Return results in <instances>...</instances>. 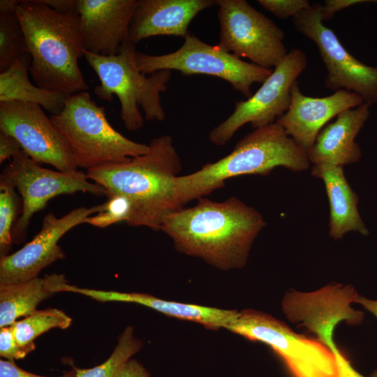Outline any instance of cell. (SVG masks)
Instances as JSON below:
<instances>
[{
    "mask_svg": "<svg viewBox=\"0 0 377 377\" xmlns=\"http://www.w3.org/2000/svg\"><path fill=\"white\" fill-rule=\"evenodd\" d=\"M364 102L360 96L344 89L325 97L307 96L301 92L296 81L291 87L288 110L276 121L306 152L330 120Z\"/></svg>",
    "mask_w": 377,
    "mask_h": 377,
    "instance_id": "e0dca14e",
    "label": "cell"
},
{
    "mask_svg": "<svg viewBox=\"0 0 377 377\" xmlns=\"http://www.w3.org/2000/svg\"><path fill=\"white\" fill-rule=\"evenodd\" d=\"M71 318L63 311L49 308L36 310L10 326L17 341L23 346L34 344L42 334L53 328L65 330L71 326Z\"/></svg>",
    "mask_w": 377,
    "mask_h": 377,
    "instance_id": "cb8c5ba5",
    "label": "cell"
},
{
    "mask_svg": "<svg viewBox=\"0 0 377 377\" xmlns=\"http://www.w3.org/2000/svg\"><path fill=\"white\" fill-rule=\"evenodd\" d=\"M184 40L178 50L165 54L150 55L136 51L139 71L145 75L175 70L184 75L216 77L228 82L246 98L252 95L251 86L263 83L272 72L243 61L219 45H209L194 35L189 34Z\"/></svg>",
    "mask_w": 377,
    "mask_h": 377,
    "instance_id": "ba28073f",
    "label": "cell"
},
{
    "mask_svg": "<svg viewBox=\"0 0 377 377\" xmlns=\"http://www.w3.org/2000/svg\"><path fill=\"white\" fill-rule=\"evenodd\" d=\"M0 377H47L39 376L27 371L19 367L15 361L7 360H0ZM56 377H75V371L72 369L61 376Z\"/></svg>",
    "mask_w": 377,
    "mask_h": 377,
    "instance_id": "4dcf8cb0",
    "label": "cell"
},
{
    "mask_svg": "<svg viewBox=\"0 0 377 377\" xmlns=\"http://www.w3.org/2000/svg\"><path fill=\"white\" fill-rule=\"evenodd\" d=\"M354 287L330 283L313 292H286L281 305L287 319L315 334L326 346L334 341V328L341 321L360 325L364 313L351 306L357 296Z\"/></svg>",
    "mask_w": 377,
    "mask_h": 377,
    "instance_id": "5bb4252c",
    "label": "cell"
},
{
    "mask_svg": "<svg viewBox=\"0 0 377 377\" xmlns=\"http://www.w3.org/2000/svg\"><path fill=\"white\" fill-rule=\"evenodd\" d=\"M50 118L77 168L88 170L126 163L149 150V145L131 140L116 131L105 108L98 105L87 91L68 96L62 110Z\"/></svg>",
    "mask_w": 377,
    "mask_h": 377,
    "instance_id": "8992f818",
    "label": "cell"
},
{
    "mask_svg": "<svg viewBox=\"0 0 377 377\" xmlns=\"http://www.w3.org/2000/svg\"><path fill=\"white\" fill-rule=\"evenodd\" d=\"M11 182L0 177V258L8 256L11 249L12 230L19 212L20 198Z\"/></svg>",
    "mask_w": 377,
    "mask_h": 377,
    "instance_id": "4316f807",
    "label": "cell"
},
{
    "mask_svg": "<svg viewBox=\"0 0 377 377\" xmlns=\"http://www.w3.org/2000/svg\"><path fill=\"white\" fill-rule=\"evenodd\" d=\"M369 108L364 102L341 112L334 122L326 124L306 151L309 162L342 167L358 162L362 153L355 139L369 116Z\"/></svg>",
    "mask_w": 377,
    "mask_h": 377,
    "instance_id": "d6986e66",
    "label": "cell"
},
{
    "mask_svg": "<svg viewBox=\"0 0 377 377\" xmlns=\"http://www.w3.org/2000/svg\"><path fill=\"white\" fill-rule=\"evenodd\" d=\"M371 377H377V369L374 371V372L371 374Z\"/></svg>",
    "mask_w": 377,
    "mask_h": 377,
    "instance_id": "f35d334b",
    "label": "cell"
},
{
    "mask_svg": "<svg viewBox=\"0 0 377 377\" xmlns=\"http://www.w3.org/2000/svg\"><path fill=\"white\" fill-rule=\"evenodd\" d=\"M219 45L265 69H274L288 54L284 31L245 0H216Z\"/></svg>",
    "mask_w": 377,
    "mask_h": 377,
    "instance_id": "9c48e42d",
    "label": "cell"
},
{
    "mask_svg": "<svg viewBox=\"0 0 377 377\" xmlns=\"http://www.w3.org/2000/svg\"><path fill=\"white\" fill-rule=\"evenodd\" d=\"M306 151L276 121L242 138L228 155L189 175L177 176L175 188L182 207L222 188L225 181L244 175H267L276 167L293 172L309 168Z\"/></svg>",
    "mask_w": 377,
    "mask_h": 377,
    "instance_id": "277c9868",
    "label": "cell"
},
{
    "mask_svg": "<svg viewBox=\"0 0 377 377\" xmlns=\"http://www.w3.org/2000/svg\"><path fill=\"white\" fill-rule=\"evenodd\" d=\"M71 293H79L101 302H119L138 304L169 317L188 320L208 330L225 328L237 316L236 310L223 309L194 304L169 301L141 293L103 290L73 286Z\"/></svg>",
    "mask_w": 377,
    "mask_h": 377,
    "instance_id": "ffe728a7",
    "label": "cell"
},
{
    "mask_svg": "<svg viewBox=\"0 0 377 377\" xmlns=\"http://www.w3.org/2000/svg\"><path fill=\"white\" fill-rule=\"evenodd\" d=\"M226 329L269 346L293 377H337L336 361L330 348L318 339L297 334L267 313L242 310Z\"/></svg>",
    "mask_w": 377,
    "mask_h": 377,
    "instance_id": "52a82bcc",
    "label": "cell"
},
{
    "mask_svg": "<svg viewBox=\"0 0 377 377\" xmlns=\"http://www.w3.org/2000/svg\"><path fill=\"white\" fill-rule=\"evenodd\" d=\"M16 13L36 85L67 96L88 90L78 65L84 50L78 14L57 12L40 0L20 1Z\"/></svg>",
    "mask_w": 377,
    "mask_h": 377,
    "instance_id": "3957f363",
    "label": "cell"
},
{
    "mask_svg": "<svg viewBox=\"0 0 377 377\" xmlns=\"http://www.w3.org/2000/svg\"><path fill=\"white\" fill-rule=\"evenodd\" d=\"M311 175L324 182L330 205V236L339 239L348 232L367 235L357 209L358 197L348 184L342 166L313 165Z\"/></svg>",
    "mask_w": 377,
    "mask_h": 377,
    "instance_id": "44dd1931",
    "label": "cell"
},
{
    "mask_svg": "<svg viewBox=\"0 0 377 377\" xmlns=\"http://www.w3.org/2000/svg\"><path fill=\"white\" fill-rule=\"evenodd\" d=\"M36 348L35 343L23 346L16 339L10 326L0 327V356L15 361L24 358Z\"/></svg>",
    "mask_w": 377,
    "mask_h": 377,
    "instance_id": "f1b7e54d",
    "label": "cell"
},
{
    "mask_svg": "<svg viewBox=\"0 0 377 377\" xmlns=\"http://www.w3.org/2000/svg\"><path fill=\"white\" fill-rule=\"evenodd\" d=\"M114 377H151L147 369L138 360L131 359Z\"/></svg>",
    "mask_w": 377,
    "mask_h": 377,
    "instance_id": "e575fe53",
    "label": "cell"
},
{
    "mask_svg": "<svg viewBox=\"0 0 377 377\" xmlns=\"http://www.w3.org/2000/svg\"><path fill=\"white\" fill-rule=\"evenodd\" d=\"M364 0H327L322 5L321 18L323 21L331 20L336 13L355 4L367 2Z\"/></svg>",
    "mask_w": 377,
    "mask_h": 377,
    "instance_id": "d6a6232c",
    "label": "cell"
},
{
    "mask_svg": "<svg viewBox=\"0 0 377 377\" xmlns=\"http://www.w3.org/2000/svg\"><path fill=\"white\" fill-rule=\"evenodd\" d=\"M135 44L125 41L117 54L103 56L84 50L83 57L99 78L94 92L101 100L111 102L116 96L120 104V117L130 131L148 121H163L165 112L161 94L165 91L172 71L163 70L147 75L141 73L135 61Z\"/></svg>",
    "mask_w": 377,
    "mask_h": 377,
    "instance_id": "5b68a950",
    "label": "cell"
},
{
    "mask_svg": "<svg viewBox=\"0 0 377 377\" xmlns=\"http://www.w3.org/2000/svg\"><path fill=\"white\" fill-rule=\"evenodd\" d=\"M138 0H76L84 49L103 56L117 54L128 40Z\"/></svg>",
    "mask_w": 377,
    "mask_h": 377,
    "instance_id": "2e32d148",
    "label": "cell"
},
{
    "mask_svg": "<svg viewBox=\"0 0 377 377\" xmlns=\"http://www.w3.org/2000/svg\"><path fill=\"white\" fill-rule=\"evenodd\" d=\"M216 5L214 0H138L128 32L134 44L156 36L184 38L191 22L201 11Z\"/></svg>",
    "mask_w": 377,
    "mask_h": 377,
    "instance_id": "ac0fdd59",
    "label": "cell"
},
{
    "mask_svg": "<svg viewBox=\"0 0 377 377\" xmlns=\"http://www.w3.org/2000/svg\"><path fill=\"white\" fill-rule=\"evenodd\" d=\"M375 2H377V1H374Z\"/></svg>",
    "mask_w": 377,
    "mask_h": 377,
    "instance_id": "ab89813d",
    "label": "cell"
},
{
    "mask_svg": "<svg viewBox=\"0 0 377 377\" xmlns=\"http://www.w3.org/2000/svg\"><path fill=\"white\" fill-rule=\"evenodd\" d=\"M68 286L62 274L0 283V327L10 326L17 318L34 313L40 302L56 293L66 292Z\"/></svg>",
    "mask_w": 377,
    "mask_h": 377,
    "instance_id": "7402d4cb",
    "label": "cell"
},
{
    "mask_svg": "<svg viewBox=\"0 0 377 377\" xmlns=\"http://www.w3.org/2000/svg\"><path fill=\"white\" fill-rule=\"evenodd\" d=\"M27 54V40L16 12L0 13V73Z\"/></svg>",
    "mask_w": 377,
    "mask_h": 377,
    "instance_id": "484cf974",
    "label": "cell"
},
{
    "mask_svg": "<svg viewBox=\"0 0 377 377\" xmlns=\"http://www.w3.org/2000/svg\"><path fill=\"white\" fill-rule=\"evenodd\" d=\"M108 200L103 203L102 209L95 215L85 219L84 223L104 228L112 224L130 221L133 214L131 201L121 194H110Z\"/></svg>",
    "mask_w": 377,
    "mask_h": 377,
    "instance_id": "83f0119b",
    "label": "cell"
},
{
    "mask_svg": "<svg viewBox=\"0 0 377 377\" xmlns=\"http://www.w3.org/2000/svg\"><path fill=\"white\" fill-rule=\"evenodd\" d=\"M142 341L134 335L132 327H126L119 336L112 354L101 364L89 369L72 365L75 377H114L124 364L142 347Z\"/></svg>",
    "mask_w": 377,
    "mask_h": 377,
    "instance_id": "d4e9b609",
    "label": "cell"
},
{
    "mask_svg": "<svg viewBox=\"0 0 377 377\" xmlns=\"http://www.w3.org/2000/svg\"><path fill=\"white\" fill-rule=\"evenodd\" d=\"M20 143L10 135L0 131V163L13 158L22 151Z\"/></svg>",
    "mask_w": 377,
    "mask_h": 377,
    "instance_id": "836d02e7",
    "label": "cell"
},
{
    "mask_svg": "<svg viewBox=\"0 0 377 377\" xmlns=\"http://www.w3.org/2000/svg\"><path fill=\"white\" fill-rule=\"evenodd\" d=\"M329 348L333 353L336 361L337 377H364L355 369L350 360L339 349L336 343L332 344Z\"/></svg>",
    "mask_w": 377,
    "mask_h": 377,
    "instance_id": "1f68e13d",
    "label": "cell"
},
{
    "mask_svg": "<svg viewBox=\"0 0 377 377\" xmlns=\"http://www.w3.org/2000/svg\"><path fill=\"white\" fill-rule=\"evenodd\" d=\"M20 1L17 0H1L0 13L16 12Z\"/></svg>",
    "mask_w": 377,
    "mask_h": 377,
    "instance_id": "74e56055",
    "label": "cell"
},
{
    "mask_svg": "<svg viewBox=\"0 0 377 377\" xmlns=\"http://www.w3.org/2000/svg\"><path fill=\"white\" fill-rule=\"evenodd\" d=\"M149 146L148 152L126 163L90 169L86 173L108 195H124L131 201L129 226L161 230L165 217L182 208L175 188L182 164L171 136L154 138Z\"/></svg>",
    "mask_w": 377,
    "mask_h": 377,
    "instance_id": "7a4b0ae2",
    "label": "cell"
},
{
    "mask_svg": "<svg viewBox=\"0 0 377 377\" xmlns=\"http://www.w3.org/2000/svg\"><path fill=\"white\" fill-rule=\"evenodd\" d=\"M322 4L313 3L293 18L296 30L313 40L327 71L326 88L344 89L360 96L370 105L377 103V66L354 57L321 18Z\"/></svg>",
    "mask_w": 377,
    "mask_h": 377,
    "instance_id": "7c38bea8",
    "label": "cell"
},
{
    "mask_svg": "<svg viewBox=\"0 0 377 377\" xmlns=\"http://www.w3.org/2000/svg\"><path fill=\"white\" fill-rule=\"evenodd\" d=\"M307 61L302 50L294 48L289 52L261 87L249 98L237 102L232 113L209 132V140L223 146L246 124L256 129L274 123L288 110L291 87Z\"/></svg>",
    "mask_w": 377,
    "mask_h": 377,
    "instance_id": "8fae6325",
    "label": "cell"
},
{
    "mask_svg": "<svg viewBox=\"0 0 377 377\" xmlns=\"http://www.w3.org/2000/svg\"><path fill=\"white\" fill-rule=\"evenodd\" d=\"M102 208L103 204L90 208L78 207L59 218L52 212L46 214L40 230L29 242L15 253L0 258V283L38 277L43 269L64 259L65 253L58 244L60 239Z\"/></svg>",
    "mask_w": 377,
    "mask_h": 377,
    "instance_id": "9a60e30c",
    "label": "cell"
},
{
    "mask_svg": "<svg viewBox=\"0 0 377 377\" xmlns=\"http://www.w3.org/2000/svg\"><path fill=\"white\" fill-rule=\"evenodd\" d=\"M257 2L281 20L293 18L311 5L308 0H258Z\"/></svg>",
    "mask_w": 377,
    "mask_h": 377,
    "instance_id": "f546056e",
    "label": "cell"
},
{
    "mask_svg": "<svg viewBox=\"0 0 377 377\" xmlns=\"http://www.w3.org/2000/svg\"><path fill=\"white\" fill-rule=\"evenodd\" d=\"M1 175L11 182L22 196V212L12 230L15 244H20L25 239L31 218L43 209L52 198L77 192L108 195L103 186L91 182L87 173L79 170L64 172L45 168L22 150L12 158Z\"/></svg>",
    "mask_w": 377,
    "mask_h": 377,
    "instance_id": "30bf717a",
    "label": "cell"
},
{
    "mask_svg": "<svg viewBox=\"0 0 377 377\" xmlns=\"http://www.w3.org/2000/svg\"><path fill=\"white\" fill-rule=\"evenodd\" d=\"M265 225L255 208L235 197L223 202L201 198L195 206L168 214L161 230L179 251L227 270L246 265L252 244Z\"/></svg>",
    "mask_w": 377,
    "mask_h": 377,
    "instance_id": "6da1fadb",
    "label": "cell"
},
{
    "mask_svg": "<svg viewBox=\"0 0 377 377\" xmlns=\"http://www.w3.org/2000/svg\"><path fill=\"white\" fill-rule=\"evenodd\" d=\"M54 10L63 13H74L76 12V0H40Z\"/></svg>",
    "mask_w": 377,
    "mask_h": 377,
    "instance_id": "d590c367",
    "label": "cell"
},
{
    "mask_svg": "<svg viewBox=\"0 0 377 377\" xmlns=\"http://www.w3.org/2000/svg\"><path fill=\"white\" fill-rule=\"evenodd\" d=\"M42 108L35 103L0 102V131L16 139L35 162L64 172L77 170L68 145Z\"/></svg>",
    "mask_w": 377,
    "mask_h": 377,
    "instance_id": "4fadbf2b",
    "label": "cell"
},
{
    "mask_svg": "<svg viewBox=\"0 0 377 377\" xmlns=\"http://www.w3.org/2000/svg\"><path fill=\"white\" fill-rule=\"evenodd\" d=\"M354 302L361 304L365 309L374 315L377 318V300H370L357 295Z\"/></svg>",
    "mask_w": 377,
    "mask_h": 377,
    "instance_id": "8d00e7d4",
    "label": "cell"
},
{
    "mask_svg": "<svg viewBox=\"0 0 377 377\" xmlns=\"http://www.w3.org/2000/svg\"><path fill=\"white\" fill-rule=\"evenodd\" d=\"M31 58L27 54L0 73V102L20 101L39 105L52 114L59 113L67 95L34 85L29 78Z\"/></svg>",
    "mask_w": 377,
    "mask_h": 377,
    "instance_id": "603a6c76",
    "label": "cell"
}]
</instances>
